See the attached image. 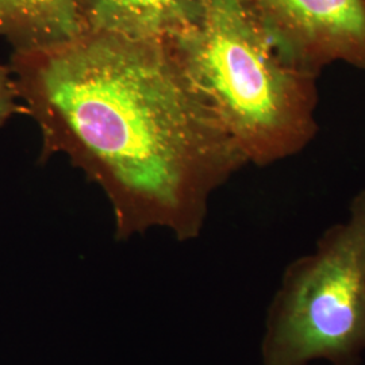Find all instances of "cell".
Here are the masks:
<instances>
[{"instance_id": "6da1fadb", "label": "cell", "mask_w": 365, "mask_h": 365, "mask_svg": "<svg viewBox=\"0 0 365 365\" xmlns=\"http://www.w3.org/2000/svg\"><path fill=\"white\" fill-rule=\"evenodd\" d=\"M10 69L42 157H68L102 188L117 240L152 227L195 238L211 194L248 164L164 42L84 30L13 52Z\"/></svg>"}, {"instance_id": "7a4b0ae2", "label": "cell", "mask_w": 365, "mask_h": 365, "mask_svg": "<svg viewBox=\"0 0 365 365\" xmlns=\"http://www.w3.org/2000/svg\"><path fill=\"white\" fill-rule=\"evenodd\" d=\"M164 43L248 164L313 140L318 73L279 49L248 0H203L195 24Z\"/></svg>"}, {"instance_id": "3957f363", "label": "cell", "mask_w": 365, "mask_h": 365, "mask_svg": "<svg viewBox=\"0 0 365 365\" xmlns=\"http://www.w3.org/2000/svg\"><path fill=\"white\" fill-rule=\"evenodd\" d=\"M264 365H359L365 351V190L348 221L294 261L268 309Z\"/></svg>"}, {"instance_id": "277c9868", "label": "cell", "mask_w": 365, "mask_h": 365, "mask_svg": "<svg viewBox=\"0 0 365 365\" xmlns=\"http://www.w3.org/2000/svg\"><path fill=\"white\" fill-rule=\"evenodd\" d=\"M279 49L313 72L365 71V0H248Z\"/></svg>"}, {"instance_id": "5b68a950", "label": "cell", "mask_w": 365, "mask_h": 365, "mask_svg": "<svg viewBox=\"0 0 365 365\" xmlns=\"http://www.w3.org/2000/svg\"><path fill=\"white\" fill-rule=\"evenodd\" d=\"M83 27L126 38L167 42L197 21L203 0H78Z\"/></svg>"}, {"instance_id": "8992f818", "label": "cell", "mask_w": 365, "mask_h": 365, "mask_svg": "<svg viewBox=\"0 0 365 365\" xmlns=\"http://www.w3.org/2000/svg\"><path fill=\"white\" fill-rule=\"evenodd\" d=\"M83 31L78 0H0V39L13 52L52 48Z\"/></svg>"}, {"instance_id": "52a82bcc", "label": "cell", "mask_w": 365, "mask_h": 365, "mask_svg": "<svg viewBox=\"0 0 365 365\" xmlns=\"http://www.w3.org/2000/svg\"><path fill=\"white\" fill-rule=\"evenodd\" d=\"M18 113H25V108L18 98L11 69L0 64V128Z\"/></svg>"}]
</instances>
